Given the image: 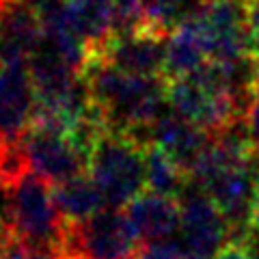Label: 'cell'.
Instances as JSON below:
<instances>
[{"label":"cell","instance_id":"1","mask_svg":"<svg viewBox=\"0 0 259 259\" xmlns=\"http://www.w3.org/2000/svg\"><path fill=\"white\" fill-rule=\"evenodd\" d=\"M91 106L108 132L147 145L149 127L168 110L166 80L132 76L91 56L84 67Z\"/></svg>","mask_w":259,"mask_h":259},{"label":"cell","instance_id":"2","mask_svg":"<svg viewBox=\"0 0 259 259\" xmlns=\"http://www.w3.org/2000/svg\"><path fill=\"white\" fill-rule=\"evenodd\" d=\"M7 223L13 236L26 244L63 250L67 221L50 184L32 171L7 188Z\"/></svg>","mask_w":259,"mask_h":259},{"label":"cell","instance_id":"3","mask_svg":"<svg viewBox=\"0 0 259 259\" xmlns=\"http://www.w3.org/2000/svg\"><path fill=\"white\" fill-rule=\"evenodd\" d=\"M89 175L110 209L127 207L147 186L145 145L132 136L104 130L89 158Z\"/></svg>","mask_w":259,"mask_h":259},{"label":"cell","instance_id":"4","mask_svg":"<svg viewBox=\"0 0 259 259\" xmlns=\"http://www.w3.org/2000/svg\"><path fill=\"white\" fill-rule=\"evenodd\" d=\"M143 240L121 209L106 207L84 223H67L63 259H139Z\"/></svg>","mask_w":259,"mask_h":259},{"label":"cell","instance_id":"5","mask_svg":"<svg viewBox=\"0 0 259 259\" xmlns=\"http://www.w3.org/2000/svg\"><path fill=\"white\" fill-rule=\"evenodd\" d=\"M22 143L28 168L50 186L89 173V153L76 143L69 130L32 119L22 134Z\"/></svg>","mask_w":259,"mask_h":259},{"label":"cell","instance_id":"6","mask_svg":"<svg viewBox=\"0 0 259 259\" xmlns=\"http://www.w3.org/2000/svg\"><path fill=\"white\" fill-rule=\"evenodd\" d=\"M180 244L194 259H214L227 242L231 229L218 205L203 190L188 186L180 197Z\"/></svg>","mask_w":259,"mask_h":259},{"label":"cell","instance_id":"7","mask_svg":"<svg viewBox=\"0 0 259 259\" xmlns=\"http://www.w3.org/2000/svg\"><path fill=\"white\" fill-rule=\"evenodd\" d=\"M168 37L149 26H136L112 35L93 56L125 74L162 78Z\"/></svg>","mask_w":259,"mask_h":259},{"label":"cell","instance_id":"8","mask_svg":"<svg viewBox=\"0 0 259 259\" xmlns=\"http://www.w3.org/2000/svg\"><path fill=\"white\" fill-rule=\"evenodd\" d=\"M41 26H63L93 56L119 30L115 0H63L61 9Z\"/></svg>","mask_w":259,"mask_h":259},{"label":"cell","instance_id":"9","mask_svg":"<svg viewBox=\"0 0 259 259\" xmlns=\"http://www.w3.org/2000/svg\"><path fill=\"white\" fill-rule=\"evenodd\" d=\"M44 39L37 13L24 0H9L0 11V65L28 67V61Z\"/></svg>","mask_w":259,"mask_h":259},{"label":"cell","instance_id":"10","mask_svg":"<svg viewBox=\"0 0 259 259\" xmlns=\"http://www.w3.org/2000/svg\"><path fill=\"white\" fill-rule=\"evenodd\" d=\"M35 108L28 67L0 65V139H20L35 117Z\"/></svg>","mask_w":259,"mask_h":259},{"label":"cell","instance_id":"11","mask_svg":"<svg viewBox=\"0 0 259 259\" xmlns=\"http://www.w3.org/2000/svg\"><path fill=\"white\" fill-rule=\"evenodd\" d=\"M212 141L205 130L197 127L190 121L182 119L180 115L168 108L147 132V145H156L162 151H166L177 164L188 175L192 164L205 151Z\"/></svg>","mask_w":259,"mask_h":259},{"label":"cell","instance_id":"12","mask_svg":"<svg viewBox=\"0 0 259 259\" xmlns=\"http://www.w3.org/2000/svg\"><path fill=\"white\" fill-rule=\"evenodd\" d=\"M125 214L130 216L143 244L171 242V238L180 231V199L175 197L151 190L141 192L127 203Z\"/></svg>","mask_w":259,"mask_h":259},{"label":"cell","instance_id":"13","mask_svg":"<svg viewBox=\"0 0 259 259\" xmlns=\"http://www.w3.org/2000/svg\"><path fill=\"white\" fill-rule=\"evenodd\" d=\"M207 63H209V56H207L205 41L201 37L197 24L190 20L184 26L173 30L171 37H168L164 74H162V78L166 82H171V80L194 74V71H199Z\"/></svg>","mask_w":259,"mask_h":259},{"label":"cell","instance_id":"14","mask_svg":"<svg viewBox=\"0 0 259 259\" xmlns=\"http://www.w3.org/2000/svg\"><path fill=\"white\" fill-rule=\"evenodd\" d=\"M54 199L67 223H84L108 207L97 184L87 173L54 186Z\"/></svg>","mask_w":259,"mask_h":259},{"label":"cell","instance_id":"15","mask_svg":"<svg viewBox=\"0 0 259 259\" xmlns=\"http://www.w3.org/2000/svg\"><path fill=\"white\" fill-rule=\"evenodd\" d=\"M145 173H147V188L166 197L180 199L190 186L184 168L156 145H145Z\"/></svg>","mask_w":259,"mask_h":259},{"label":"cell","instance_id":"16","mask_svg":"<svg viewBox=\"0 0 259 259\" xmlns=\"http://www.w3.org/2000/svg\"><path fill=\"white\" fill-rule=\"evenodd\" d=\"M0 259H63L61 250L44 248L35 244H26L9 233L3 242H0Z\"/></svg>","mask_w":259,"mask_h":259},{"label":"cell","instance_id":"17","mask_svg":"<svg viewBox=\"0 0 259 259\" xmlns=\"http://www.w3.org/2000/svg\"><path fill=\"white\" fill-rule=\"evenodd\" d=\"M139 259H194V257H190L177 242H160V244L145 246Z\"/></svg>","mask_w":259,"mask_h":259},{"label":"cell","instance_id":"18","mask_svg":"<svg viewBox=\"0 0 259 259\" xmlns=\"http://www.w3.org/2000/svg\"><path fill=\"white\" fill-rule=\"evenodd\" d=\"M214 259H255L253 250L246 242L242 240H229L227 244L214 255Z\"/></svg>","mask_w":259,"mask_h":259},{"label":"cell","instance_id":"19","mask_svg":"<svg viewBox=\"0 0 259 259\" xmlns=\"http://www.w3.org/2000/svg\"><path fill=\"white\" fill-rule=\"evenodd\" d=\"M246 132L253 149L259 153V93L253 95V102H250L248 115H246Z\"/></svg>","mask_w":259,"mask_h":259},{"label":"cell","instance_id":"20","mask_svg":"<svg viewBox=\"0 0 259 259\" xmlns=\"http://www.w3.org/2000/svg\"><path fill=\"white\" fill-rule=\"evenodd\" d=\"M11 233L9 223H7V186L0 180V242Z\"/></svg>","mask_w":259,"mask_h":259},{"label":"cell","instance_id":"21","mask_svg":"<svg viewBox=\"0 0 259 259\" xmlns=\"http://www.w3.org/2000/svg\"><path fill=\"white\" fill-rule=\"evenodd\" d=\"M246 244L250 246V250H253V255L259 257V229H250L248 238H246Z\"/></svg>","mask_w":259,"mask_h":259},{"label":"cell","instance_id":"22","mask_svg":"<svg viewBox=\"0 0 259 259\" xmlns=\"http://www.w3.org/2000/svg\"><path fill=\"white\" fill-rule=\"evenodd\" d=\"M253 229H259V180H257L255 201H253Z\"/></svg>","mask_w":259,"mask_h":259},{"label":"cell","instance_id":"23","mask_svg":"<svg viewBox=\"0 0 259 259\" xmlns=\"http://www.w3.org/2000/svg\"><path fill=\"white\" fill-rule=\"evenodd\" d=\"M255 259H259V257H255Z\"/></svg>","mask_w":259,"mask_h":259}]
</instances>
